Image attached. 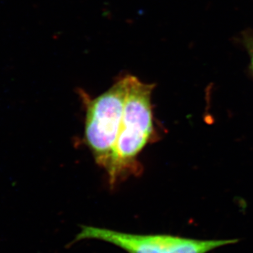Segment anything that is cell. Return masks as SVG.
Segmentation results:
<instances>
[{"label": "cell", "mask_w": 253, "mask_h": 253, "mask_svg": "<svg viewBox=\"0 0 253 253\" xmlns=\"http://www.w3.org/2000/svg\"><path fill=\"white\" fill-rule=\"evenodd\" d=\"M154 84H146L128 75L126 97L122 125L113 158L107 169L108 183L115 187L132 175L142 171L138 160L143 148L155 136L152 108Z\"/></svg>", "instance_id": "obj_1"}, {"label": "cell", "mask_w": 253, "mask_h": 253, "mask_svg": "<svg viewBox=\"0 0 253 253\" xmlns=\"http://www.w3.org/2000/svg\"><path fill=\"white\" fill-rule=\"evenodd\" d=\"M127 84L128 75L96 98H91L84 91H80L85 108L84 143L95 163L106 171L110 166L122 125Z\"/></svg>", "instance_id": "obj_2"}, {"label": "cell", "mask_w": 253, "mask_h": 253, "mask_svg": "<svg viewBox=\"0 0 253 253\" xmlns=\"http://www.w3.org/2000/svg\"><path fill=\"white\" fill-rule=\"evenodd\" d=\"M84 239L109 243L127 253H208L238 241L235 239L199 240L166 234L141 235L86 225L82 227L75 241Z\"/></svg>", "instance_id": "obj_3"}, {"label": "cell", "mask_w": 253, "mask_h": 253, "mask_svg": "<svg viewBox=\"0 0 253 253\" xmlns=\"http://www.w3.org/2000/svg\"><path fill=\"white\" fill-rule=\"evenodd\" d=\"M248 45H249V52H250V55H251V67L253 71V40L248 42Z\"/></svg>", "instance_id": "obj_4"}]
</instances>
